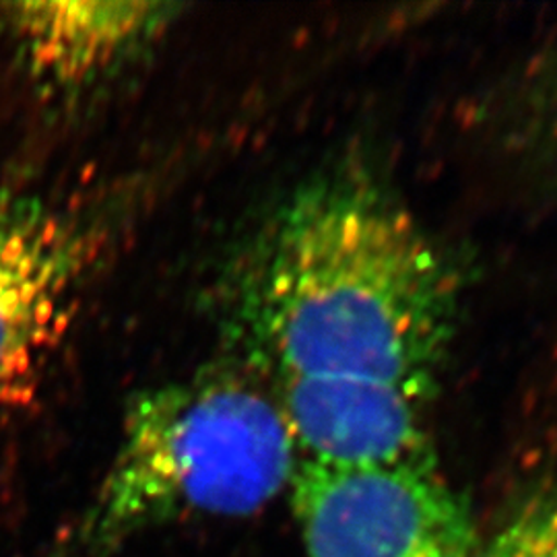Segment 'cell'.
<instances>
[{
  "label": "cell",
  "mask_w": 557,
  "mask_h": 557,
  "mask_svg": "<svg viewBox=\"0 0 557 557\" xmlns=\"http://www.w3.org/2000/svg\"><path fill=\"white\" fill-rule=\"evenodd\" d=\"M94 257V236L75 218L0 205V425L36 395Z\"/></svg>",
  "instance_id": "cell-4"
},
{
  "label": "cell",
  "mask_w": 557,
  "mask_h": 557,
  "mask_svg": "<svg viewBox=\"0 0 557 557\" xmlns=\"http://www.w3.org/2000/svg\"><path fill=\"white\" fill-rule=\"evenodd\" d=\"M170 13L156 2H21L7 7V23L32 66L73 83L112 66Z\"/></svg>",
  "instance_id": "cell-6"
},
{
  "label": "cell",
  "mask_w": 557,
  "mask_h": 557,
  "mask_svg": "<svg viewBox=\"0 0 557 557\" xmlns=\"http://www.w3.org/2000/svg\"><path fill=\"white\" fill-rule=\"evenodd\" d=\"M234 294L242 329L277 379L356 376L430 397L455 335L453 267L363 180H322L287 200Z\"/></svg>",
  "instance_id": "cell-1"
},
{
  "label": "cell",
  "mask_w": 557,
  "mask_h": 557,
  "mask_svg": "<svg viewBox=\"0 0 557 557\" xmlns=\"http://www.w3.org/2000/svg\"><path fill=\"white\" fill-rule=\"evenodd\" d=\"M277 398L236 374L163 384L133 400L79 545L108 554L140 531L264 508L298 471Z\"/></svg>",
  "instance_id": "cell-2"
},
{
  "label": "cell",
  "mask_w": 557,
  "mask_h": 557,
  "mask_svg": "<svg viewBox=\"0 0 557 557\" xmlns=\"http://www.w3.org/2000/svg\"><path fill=\"white\" fill-rule=\"evenodd\" d=\"M492 557H557V490L527 502L506 522Z\"/></svg>",
  "instance_id": "cell-7"
},
{
  "label": "cell",
  "mask_w": 557,
  "mask_h": 557,
  "mask_svg": "<svg viewBox=\"0 0 557 557\" xmlns=\"http://www.w3.org/2000/svg\"><path fill=\"white\" fill-rule=\"evenodd\" d=\"M423 395L356 376H283L278 405L299 462L324 469L434 465Z\"/></svg>",
  "instance_id": "cell-5"
},
{
  "label": "cell",
  "mask_w": 557,
  "mask_h": 557,
  "mask_svg": "<svg viewBox=\"0 0 557 557\" xmlns=\"http://www.w3.org/2000/svg\"><path fill=\"white\" fill-rule=\"evenodd\" d=\"M292 485L308 557H481L436 462L347 471L298 462Z\"/></svg>",
  "instance_id": "cell-3"
}]
</instances>
